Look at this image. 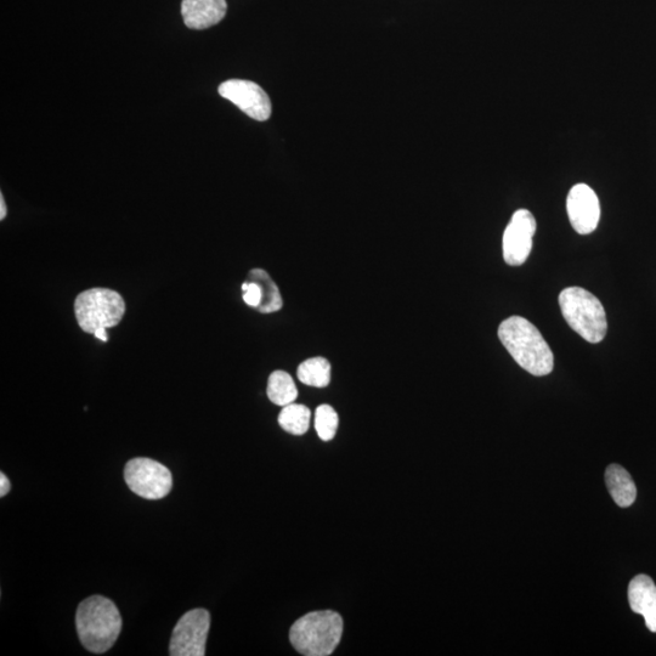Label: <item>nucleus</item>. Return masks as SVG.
Here are the masks:
<instances>
[{
    "label": "nucleus",
    "instance_id": "1",
    "mask_svg": "<svg viewBox=\"0 0 656 656\" xmlns=\"http://www.w3.org/2000/svg\"><path fill=\"white\" fill-rule=\"evenodd\" d=\"M497 335L517 364L531 375L542 377L553 371L552 350L541 332L527 319L512 316L502 322Z\"/></svg>",
    "mask_w": 656,
    "mask_h": 656
},
{
    "label": "nucleus",
    "instance_id": "2",
    "mask_svg": "<svg viewBox=\"0 0 656 656\" xmlns=\"http://www.w3.org/2000/svg\"><path fill=\"white\" fill-rule=\"evenodd\" d=\"M76 627L83 647L95 654L106 653L120 637V610L109 598L93 596L79 604Z\"/></svg>",
    "mask_w": 656,
    "mask_h": 656
},
{
    "label": "nucleus",
    "instance_id": "3",
    "mask_svg": "<svg viewBox=\"0 0 656 656\" xmlns=\"http://www.w3.org/2000/svg\"><path fill=\"white\" fill-rule=\"evenodd\" d=\"M343 635L342 616L331 610L304 615L291 627L292 646L305 656H327L335 652Z\"/></svg>",
    "mask_w": 656,
    "mask_h": 656
},
{
    "label": "nucleus",
    "instance_id": "4",
    "mask_svg": "<svg viewBox=\"0 0 656 656\" xmlns=\"http://www.w3.org/2000/svg\"><path fill=\"white\" fill-rule=\"evenodd\" d=\"M559 305L568 325L585 341H603L608 330L607 315L596 296L581 287H568L559 294Z\"/></svg>",
    "mask_w": 656,
    "mask_h": 656
},
{
    "label": "nucleus",
    "instance_id": "5",
    "mask_svg": "<svg viewBox=\"0 0 656 656\" xmlns=\"http://www.w3.org/2000/svg\"><path fill=\"white\" fill-rule=\"evenodd\" d=\"M75 313L79 327L94 335L103 328L115 327L126 313V304L120 293L109 288H90L76 299Z\"/></svg>",
    "mask_w": 656,
    "mask_h": 656
},
{
    "label": "nucleus",
    "instance_id": "6",
    "mask_svg": "<svg viewBox=\"0 0 656 656\" xmlns=\"http://www.w3.org/2000/svg\"><path fill=\"white\" fill-rule=\"evenodd\" d=\"M124 480L128 488L143 499L160 500L172 490L171 471L151 458L138 457L127 463Z\"/></svg>",
    "mask_w": 656,
    "mask_h": 656
},
{
    "label": "nucleus",
    "instance_id": "7",
    "mask_svg": "<svg viewBox=\"0 0 656 656\" xmlns=\"http://www.w3.org/2000/svg\"><path fill=\"white\" fill-rule=\"evenodd\" d=\"M211 627V615L205 609L184 614L174 627L169 654L172 656H203Z\"/></svg>",
    "mask_w": 656,
    "mask_h": 656
},
{
    "label": "nucleus",
    "instance_id": "8",
    "mask_svg": "<svg viewBox=\"0 0 656 656\" xmlns=\"http://www.w3.org/2000/svg\"><path fill=\"white\" fill-rule=\"evenodd\" d=\"M536 233V220L528 209H519L513 214L503 234V258L511 267L527 262Z\"/></svg>",
    "mask_w": 656,
    "mask_h": 656
},
{
    "label": "nucleus",
    "instance_id": "9",
    "mask_svg": "<svg viewBox=\"0 0 656 656\" xmlns=\"http://www.w3.org/2000/svg\"><path fill=\"white\" fill-rule=\"evenodd\" d=\"M220 96L229 100L253 120L264 122L271 116V103L264 89L257 83L243 81V79H230L220 84Z\"/></svg>",
    "mask_w": 656,
    "mask_h": 656
},
{
    "label": "nucleus",
    "instance_id": "10",
    "mask_svg": "<svg viewBox=\"0 0 656 656\" xmlns=\"http://www.w3.org/2000/svg\"><path fill=\"white\" fill-rule=\"evenodd\" d=\"M571 226L580 235L592 234L601 218V205L596 192L586 184L575 185L567 199Z\"/></svg>",
    "mask_w": 656,
    "mask_h": 656
},
{
    "label": "nucleus",
    "instance_id": "11",
    "mask_svg": "<svg viewBox=\"0 0 656 656\" xmlns=\"http://www.w3.org/2000/svg\"><path fill=\"white\" fill-rule=\"evenodd\" d=\"M226 0H183L182 14L191 30H206L225 18Z\"/></svg>",
    "mask_w": 656,
    "mask_h": 656
},
{
    "label": "nucleus",
    "instance_id": "12",
    "mask_svg": "<svg viewBox=\"0 0 656 656\" xmlns=\"http://www.w3.org/2000/svg\"><path fill=\"white\" fill-rule=\"evenodd\" d=\"M629 602L633 613L641 614L649 631L656 632V586L647 575H638L630 582Z\"/></svg>",
    "mask_w": 656,
    "mask_h": 656
},
{
    "label": "nucleus",
    "instance_id": "13",
    "mask_svg": "<svg viewBox=\"0 0 656 656\" xmlns=\"http://www.w3.org/2000/svg\"><path fill=\"white\" fill-rule=\"evenodd\" d=\"M605 483L616 505L627 508L636 501L637 489L631 475L619 465H610L605 471Z\"/></svg>",
    "mask_w": 656,
    "mask_h": 656
},
{
    "label": "nucleus",
    "instance_id": "14",
    "mask_svg": "<svg viewBox=\"0 0 656 656\" xmlns=\"http://www.w3.org/2000/svg\"><path fill=\"white\" fill-rule=\"evenodd\" d=\"M248 281L256 282L262 290V303L257 308L260 313H276L282 308L284 302H282L279 287L263 269H253L248 275Z\"/></svg>",
    "mask_w": 656,
    "mask_h": 656
},
{
    "label": "nucleus",
    "instance_id": "15",
    "mask_svg": "<svg viewBox=\"0 0 656 656\" xmlns=\"http://www.w3.org/2000/svg\"><path fill=\"white\" fill-rule=\"evenodd\" d=\"M267 394L271 403L284 407L296 401L298 389L287 372L275 371L269 377Z\"/></svg>",
    "mask_w": 656,
    "mask_h": 656
},
{
    "label": "nucleus",
    "instance_id": "16",
    "mask_svg": "<svg viewBox=\"0 0 656 656\" xmlns=\"http://www.w3.org/2000/svg\"><path fill=\"white\" fill-rule=\"evenodd\" d=\"M298 380L305 386L325 388L331 382V364L325 358H311L299 365Z\"/></svg>",
    "mask_w": 656,
    "mask_h": 656
},
{
    "label": "nucleus",
    "instance_id": "17",
    "mask_svg": "<svg viewBox=\"0 0 656 656\" xmlns=\"http://www.w3.org/2000/svg\"><path fill=\"white\" fill-rule=\"evenodd\" d=\"M311 412L307 406L290 404L284 406L279 415V424L284 431L293 435H303L308 432Z\"/></svg>",
    "mask_w": 656,
    "mask_h": 656
},
{
    "label": "nucleus",
    "instance_id": "18",
    "mask_svg": "<svg viewBox=\"0 0 656 656\" xmlns=\"http://www.w3.org/2000/svg\"><path fill=\"white\" fill-rule=\"evenodd\" d=\"M339 418L335 409L330 405H321L315 412V429L319 438L330 441L335 438Z\"/></svg>",
    "mask_w": 656,
    "mask_h": 656
},
{
    "label": "nucleus",
    "instance_id": "19",
    "mask_svg": "<svg viewBox=\"0 0 656 656\" xmlns=\"http://www.w3.org/2000/svg\"><path fill=\"white\" fill-rule=\"evenodd\" d=\"M243 301L252 308H258L262 303V290L256 282L246 281L242 285Z\"/></svg>",
    "mask_w": 656,
    "mask_h": 656
},
{
    "label": "nucleus",
    "instance_id": "20",
    "mask_svg": "<svg viewBox=\"0 0 656 656\" xmlns=\"http://www.w3.org/2000/svg\"><path fill=\"white\" fill-rule=\"evenodd\" d=\"M10 488L11 485L9 479L7 478V475H5L4 473L0 474V497H4L5 495H8Z\"/></svg>",
    "mask_w": 656,
    "mask_h": 656
},
{
    "label": "nucleus",
    "instance_id": "21",
    "mask_svg": "<svg viewBox=\"0 0 656 656\" xmlns=\"http://www.w3.org/2000/svg\"><path fill=\"white\" fill-rule=\"evenodd\" d=\"M94 336L96 338L100 339V341H103V342L109 341V337H107L106 328H103V330L96 331L94 333Z\"/></svg>",
    "mask_w": 656,
    "mask_h": 656
},
{
    "label": "nucleus",
    "instance_id": "22",
    "mask_svg": "<svg viewBox=\"0 0 656 656\" xmlns=\"http://www.w3.org/2000/svg\"><path fill=\"white\" fill-rule=\"evenodd\" d=\"M7 216V206H5V201L3 195L0 196V219H4Z\"/></svg>",
    "mask_w": 656,
    "mask_h": 656
}]
</instances>
